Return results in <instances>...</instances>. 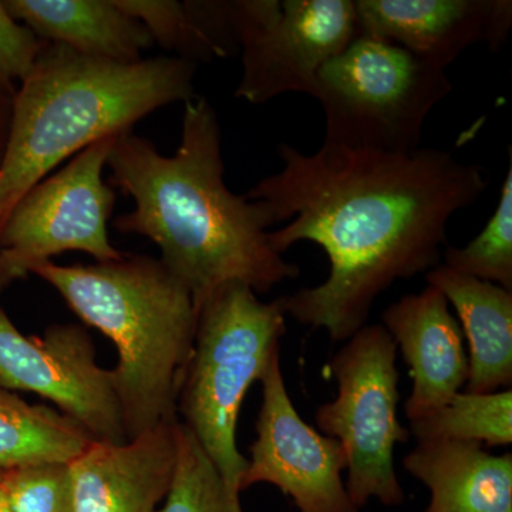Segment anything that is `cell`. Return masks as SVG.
Here are the masks:
<instances>
[{"mask_svg":"<svg viewBox=\"0 0 512 512\" xmlns=\"http://www.w3.org/2000/svg\"><path fill=\"white\" fill-rule=\"evenodd\" d=\"M5 5L40 39L94 59L138 62L154 45L146 26L116 0H5Z\"/></svg>","mask_w":512,"mask_h":512,"instance_id":"e0dca14e","label":"cell"},{"mask_svg":"<svg viewBox=\"0 0 512 512\" xmlns=\"http://www.w3.org/2000/svg\"><path fill=\"white\" fill-rule=\"evenodd\" d=\"M512 151L501 185L500 201L483 231L466 247L447 245L441 264L460 274L501 286L512 292Z\"/></svg>","mask_w":512,"mask_h":512,"instance_id":"ffe728a7","label":"cell"},{"mask_svg":"<svg viewBox=\"0 0 512 512\" xmlns=\"http://www.w3.org/2000/svg\"><path fill=\"white\" fill-rule=\"evenodd\" d=\"M16 279H20L18 272L10 266L8 259L0 252V292L8 288Z\"/></svg>","mask_w":512,"mask_h":512,"instance_id":"484cf974","label":"cell"},{"mask_svg":"<svg viewBox=\"0 0 512 512\" xmlns=\"http://www.w3.org/2000/svg\"><path fill=\"white\" fill-rule=\"evenodd\" d=\"M197 64L175 56L94 59L49 43L12 99L0 163V229L20 198L66 158L168 104L195 97Z\"/></svg>","mask_w":512,"mask_h":512,"instance_id":"3957f363","label":"cell"},{"mask_svg":"<svg viewBox=\"0 0 512 512\" xmlns=\"http://www.w3.org/2000/svg\"><path fill=\"white\" fill-rule=\"evenodd\" d=\"M451 92L446 70L386 40L357 36L319 73L313 97L325 114L323 144L413 153L431 110Z\"/></svg>","mask_w":512,"mask_h":512,"instance_id":"8992f818","label":"cell"},{"mask_svg":"<svg viewBox=\"0 0 512 512\" xmlns=\"http://www.w3.org/2000/svg\"><path fill=\"white\" fill-rule=\"evenodd\" d=\"M286 333L284 299L259 301L242 282H227L200 303L194 349L177 397V416L217 470L235 507L248 458L237 423L249 387L261 382Z\"/></svg>","mask_w":512,"mask_h":512,"instance_id":"5b68a950","label":"cell"},{"mask_svg":"<svg viewBox=\"0 0 512 512\" xmlns=\"http://www.w3.org/2000/svg\"><path fill=\"white\" fill-rule=\"evenodd\" d=\"M157 512H244L232 503L220 471L181 421L173 484Z\"/></svg>","mask_w":512,"mask_h":512,"instance_id":"7402d4cb","label":"cell"},{"mask_svg":"<svg viewBox=\"0 0 512 512\" xmlns=\"http://www.w3.org/2000/svg\"><path fill=\"white\" fill-rule=\"evenodd\" d=\"M357 36L375 37L446 70L471 46L498 52L512 26L511 0H355Z\"/></svg>","mask_w":512,"mask_h":512,"instance_id":"7c38bea8","label":"cell"},{"mask_svg":"<svg viewBox=\"0 0 512 512\" xmlns=\"http://www.w3.org/2000/svg\"><path fill=\"white\" fill-rule=\"evenodd\" d=\"M107 167L111 187L136 205L113 227L153 241L160 261L191 292L195 309L227 282L266 293L301 275L269 244L268 228L275 224L264 205L225 184L220 121L204 97L185 103L174 156L128 130L117 138Z\"/></svg>","mask_w":512,"mask_h":512,"instance_id":"7a4b0ae2","label":"cell"},{"mask_svg":"<svg viewBox=\"0 0 512 512\" xmlns=\"http://www.w3.org/2000/svg\"><path fill=\"white\" fill-rule=\"evenodd\" d=\"M76 420L46 406H32L0 389V471L70 464L93 443Z\"/></svg>","mask_w":512,"mask_h":512,"instance_id":"ac0fdd59","label":"cell"},{"mask_svg":"<svg viewBox=\"0 0 512 512\" xmlns=\"http://www.w3.org/2000/svg\"><path fill=\"white\" fill-rule=\"evenodd\" d=\"M416 441L460 440L487 444L512 443V390L488 394L458 393L453 399L419 420L410 421Z\"/></svg>","mask_w":512,"mask_h":512,"instance_id":"d6986e66","label":"cell"},{"mask_svg":"<svg viewBox=\"0 0 512 512\" xmlns=\"http://www.w3.org/2000/svg\"><path fill=\"white\" fill-rule=\"evenodd\" d=\"M225 8L242 53L235 97L251 104L313 97L320 70L357 37L355 0H225Z\"/></svg>","mask_w":512,"mask_h":512,"instance_id":"ba28073f","label":"cell"},{"mask_svg":"<svg viewBox=\"0 0 512 512\" xmlns=\"http://www.w3.org/2000/svg\"><path fill=\"white\" fill-rule=\"evenodd\" d=\"M413 380L404 404L409 421L446 406L468 380V356L463 330L450 312L446 296L427 285L420 293L392 303L382 315Z\"/></svg>","mask_w":512,"mask_h":512,"instance_id":"5bb4252c","label":"cell"},{"mask_svg":"<svg viewBox=\"0 0 512 512\" xmlns=\"http://www.w3.org/2000/svg\"><path fill=\"white\" fill-rule=\"evenodd\" d=\"M120 134L101 138L77 153L66 167L30 188L0 229V252L20 278L29 266L66 251H80L97 262L120 261L109 238L116 191L103 171Z\"/></svg>","mask_w":512,"mask_h":512,"instance_id":"9c48e42d","label":"cell"},{"mask_svg":"<svg viewBox=\"0 0 512 512\" xmlns=\"http://www.w3.org/2000/svg\"><path fill=\"white\" fill-rule=\"evenodd\" d=\"M83 322L116 345L111 370L126 439L174 423L177 397L194 349L197 309L187 286L160 259L124 255L94 265L29 266Z\"/></svg>","mask_w":512,"mask_h":512,"instance_id":"277c9868","label":"cell"},{"mask_svg":"<svg viewBox=\"0 0 512 512\" xmlns=\"http://www.w3.org/2000/svg\"><path fill=\"white\" fill-rule=\"evenodd\" d=\"M116 3L146 26L154 43L175 53L178 59L197 64L221 57L205 33L192 0H116Z\"/></svg>","mask_w":512,"mask_h":512,"instance_id":"44dd1931","label":"cell"},{"mask_svg":"<svg viewBox=\"0 0 512 512\" xmlns=\"http://www.w3.org/2000/svg\"><path fill=\"white\" fill-rule=\"evenodd\" d=\"M0 387L45 397L94 440L127 441L111 370L97 365L83 326L53 325L28 338L0 309Z\"/></svg>","mask_w":512,"mask_h":512,"instance_id":"30bf717a","label":"cell"},{"mask_svg":"<svg viewBox=\"0 0 512 512\" xmlns=\"http://www.w3.org/2000/svg\"><path fill=\"white\" fill-rule=\"evenodd\" d=\"M456 309L467 339V393L488 394L512 386V292L440 264L426 274Z\"/></svg>","mask_w":512,"mask_h":512,"instance_id":"2e32d148","label":"cell"},{"mask_svg":"<svg viewBox=\"0 0 512 512\" xmlns=\"http://www.w3.org/2000/svg\"><path fill=\"white\" fill-rule=\"evenodd\" d=\"M12 99L13 94L5 93L0 90V163H2L6 140H8Z\"/></svg>","mask_w":512,"mask_h":512,"instance_id":"d4e9b609","label":"cell"},{"mask_svg":"<svg viewBox=\"0 0 512 512\" xmlns=\"http://www.w3.org/2000/svg\"><path fill=\"white\" fill-rule=\"evenodd\" d=\"M47 45L49 42L13 18L5 2H0V90L15 94V83L29 76Z\"/></svg>","mask_w":512,"mask_h":512,"instance_id":"cb8c5ba5","label":"cell"},{"mask_svg":"<svg viewBox=\"0 0 512 512\" xmlns=\"http://www.w3.org/2000/svg\"><path fill=\"white\" fill-rule=\"evenodd\" d=\"M403 467L430 491L426 512H512V453L495 456L474 441H417Z\"/></svg>","mask_w":512,"mask_h":512,"instance_id":"9a60e30c","label":"cell"},{"mask_svg":"<svg viewBox=\"0 0 512 512\" xmlns=\"http://www.w3.org/2000/svg\"><path fill=\"white\" fill-rule=\"evenodd\" d=\"M13 512H74L70 464L46 463L0 471Z\"/></svg>","mask_w":512,"mask_h":512,"instance_id":"603a6c76","label":"cell"},{"mask_svg":"<svg viewBox=\"0 0 512 512\" xmlns=\"http://www.w3.org/2000/svg\"><path fill=\"white\" fill-rule=\"evenodd\" d=\"M261 383L262 406L241 493L266 483L291 498L299 512H359L343 483L345 451L296 412L282 376L281 355L272 359Z\"/></svg>","mask_w":512,"mask_h":512,"instance_id":"8fae6325","label":"cell"},{"mask_svg":"<svg viewBox=\"0 0 512 512\" xmlns=\"http://www.w3.org/2000/svg\"><path fill=\"white\" fill-rule=\"evenodd\" d=\"M0 512H13L12 508H10L8 497H6L2 484H0Z\"/></svg>","mask_w":512,"mask_h":512,"instance_id":"4316f807","label":"cell"},{"mask_svg":"<svg viewBox=\"0 0 512 512\" xmlns=\"http://www.w3.org/2000/svg\"><path fill=\"white\" fill-rule=\"evenodd\" d=\"M282 170L245 198L261 202L274 224L269 244L284 254L301 241L328 255L323 284L282 296L286 316L332 342L367 325L376 299L400 279L427 274L443 259L447 225L484 194L490 175L450 151L383 153L322 144L306 154L278 146Z\"/></svg>","mask_w":512,"mask_h":512,"instance_id":"6da1fadb","label":"cell"},{"mask_svg":"<svg viewBox=\"0 0 512 512\" xmlns=\"http://www.w3.org/2000/svg\"><path fill=\"white\" fill-rule=\"evenodd\" d=\"M178 421L124 443L93 440L70 463L74 512H157L174 480Z\"/></svg>","mask_w":512,"mask_h":512,"instance_id":"4fadbf2b","label":"cell"},{"mask_svg":"<svg viewBox=\"0 0 512 512\" xmlns=\"http://www.w3.org/2000/svg\"><path fill=\"white\" fill-rule=\"evenodd\" d=\"M397 346L383 325H366L333 356L338 397L315 413L320 433L339 441L346 456V490L363 508L370 500L386 507L406 501L394 470V447L410 440L397 417Z\"/></svg>","mask_w":512,"mask_h":512,"instance_id":"52a82bcc","label":"cell"}]
</instances>
